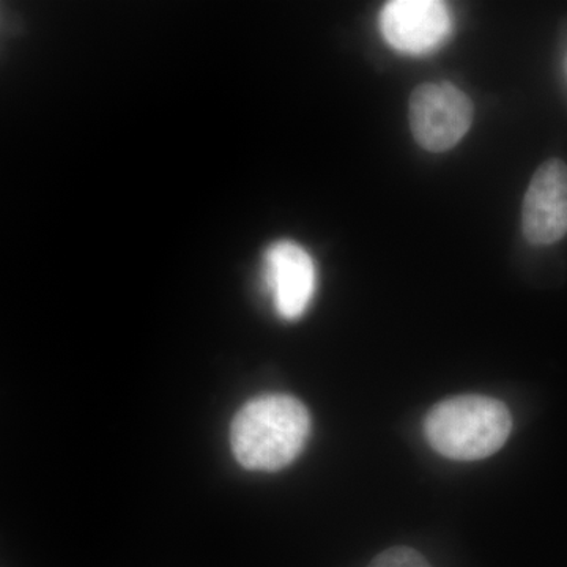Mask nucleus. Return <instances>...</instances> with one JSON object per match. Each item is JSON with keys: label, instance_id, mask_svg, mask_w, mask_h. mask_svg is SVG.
<instances>
[{"label": "nucleus", "instance_id": "nucleus-1", "mask_svg": "<svg viewBox=\"0 0 567 567\" xmlns=\"http://www.w3.org/2000/svg\"><path fill=\"white\" fill-rule=\"evenodd\" d=\"M311 434L303 402L287 394H267L241 406L230 427L238 464L254 472H278L292 464Z\"/></svg>", "mask_w": 567, "mask_h": 567}, {"label": "nucleus", "instance_id": "nucleus-2", "mask_svg": "<svg viewBox=\"0 0 567 567\" xmlns=\"http://www.w3.org/2000/svg\"><path fill=\"white\" fill-rule=\"evenodd\" d=\"M513 431L503 402L486 395H456L432 406L424 434L436 453L461 462L481 461L502 450Z\"/></svg>", "mask_w": 567, "mask_h": 567}, {"label": "nucleus", "instance_id": "nucleus-3", "mask_svg": "<svg viewBox=\"0 0 567 567\" xmlns=\"http://www.w3.org/2000/svg\"><path fill=\"white\" fill-rule=\"evenodd\" d=\"M475 107L450 82L417 85L410 96V128L424 151L442 153L456 147L468 133Z\"/></svg>", "mask_w": 567, "mask_h": 567}, {"label": "nucleus", "instance_id": "nucleus-4", "mask_svg": "<svg viewBox=\"0 0 567 567\" xmlns=\"http://www.w3.org/2000/svg\"><path fill=\"white\" fill-rule=\"evenodd\" d=\"M379 22L391 48L413 55L442 47L453 28L450 9L439 0H393L383 7Z\"/></svg>", "mask_w": 567, "mask_h": 567}, {"label": "nucleus", "instance_id": "nucleus-5", "mask_svg": "<svg viewBox=\"0 0 567 567\" xmlns=\"http://www.w3.org/2000/svg\"><path fill=\"white\" fill-rule=\"evenodd\" d=\"M264 281L276 312L284 320L300 319L316 292L315 260L303 246L278 241L265 252Z\"/></svg>", "mask_w": 567, "mask_h": 567}, {"label": "nucleus", "instance_id": "nucleus-6", "mask_svg": "<svg viewBox=\"0 0 567 567\" xmlns=\"http://www.w3.org/2000/svg\"><path fill=\"white\" fill-rule=\"evenodd\" d=\"M522 229L532 245H554L567 234V166L551 158L533 175L525 194Z\"/></svg>", "mask_w": 567, "mask_h": 567}, {"label": "nucleus", "instance_id": "nucleus-7", "mask_svg": "<svg viewBox=\"0 0 567 567\" xmlns=\"http://www.w3.org/2000/svg\"><path fill=\"white\" fill-rule=\"evenodd\" d=\"M368 567H432L427 559L409 547H393L372 559Z\"/></svg>", "mask_w": 567, "mask_h": 567}]
</instances>
